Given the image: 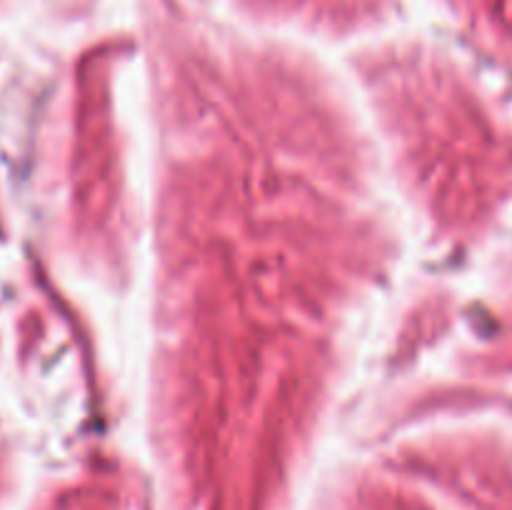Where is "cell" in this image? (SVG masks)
<instances>
[{
    "label": "cell",
    "mask_w": 512,
    "mask_h": 510,
    "mask_svg": "<svg viewBox=\"0 0 512 510\" xmlns=\"http://www.w3.org/2000/svg\"><path fill=\"white\" fill-rule=\"evenodd\" d=\"M143 103L148 438L175 478L280 483L333 418L413 233L353 85L208 65L160 73Z\"/></svg>",
    "instance_id": "1"
}]
</instances>
